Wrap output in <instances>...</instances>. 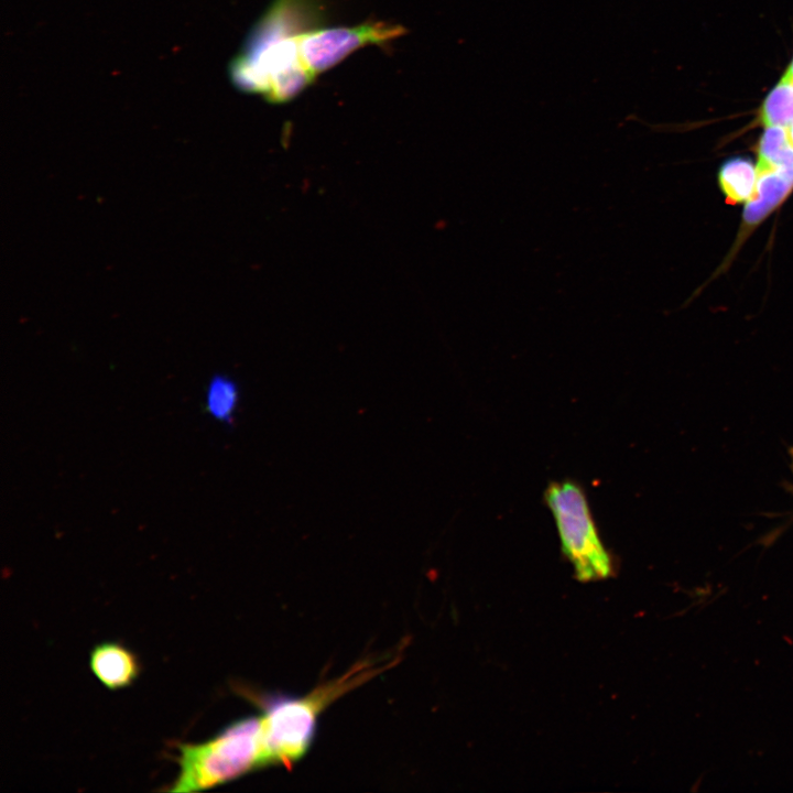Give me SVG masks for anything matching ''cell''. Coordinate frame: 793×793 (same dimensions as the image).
<instances>
[{"label": "cell", "mask_w": 793, "mask_h": 793, "mask_svg": "<svg viewBox=\"0 0 793 793\" xmlns=\"http://www.w3.org/2000/svg\"><path fill=\"white\" fill-rule=\"evenodd\" d=\"M395 661L379 665L365 660L344 675L318 685L300 697H268L242 693L261 708V743L267 767H292L308 751L321 714L337 698L362 685Z\"/></svg>", "instance_id": "6da1fadb"}, {"label": "cell", "mask_w": 793, "mask_h": 793, "mask_svg": "<svg viewBox=\"0 0 793 793\" xmlns=\"http://www.w3.org/2000/svg\"><path fill=\"white\" fill-rule=\"evenodd\" d=\"M178 752L170 792L203 791L267 768L260 716L238 719L206 741L181 743Z\"/></svg>", "instance_id": "7a4b0ae2"}, {"label": "cell", "mask_w": 793, "mask_h": 793, "mask_svg": "<svg viewBox=\"0 0 793 793\" xmlns=\"http://www.w3.org/2000/svg\"><path fill=\"white\" fill-rule=\"evenodd\" d=\"M545 502L554 517L561 547L583 583L605 579L612 574L606 550L584 490L574 481H556L545 491Z\"/></svg>", "instance_id": "3957f363"}, {"label": "cell", "mask_w": 793, "mask_h": 793, "mask_svg": "<svg viewBox=\"0 0 793 793\" xmlns=\"http://www.w3.org/2000/svg\"><path fill=\"white\" fill-rule=\"evenodd\" d=\"M404 32L400 25L378 21L356 26L316 28L298 35V46L303 62L316 76L356 50L369 44H385Z\"/></svg>", "instance_id": "277c9868"}, {"label": "cell", "mask_w": 793, "mask_h": 793, "mask_svg": "<svg viewBox=\"0 0 793 793\" xmlns=\"http://www.w3.org/2000/svg\"><path fill=\"white\" fill-rule=\"evenodd\" d=\"M89 665L102 685L112 691L131 686L141 670L137 655L123 644L113 641L95 645L90 652Z\"/></svg>", "instance_id": "5b68a950"}, {"label": "cell", "mask_w": 793, "mask_h": 793, "mask_svg": "<svg viewBox=\"0 0 793 793\" xmlns=\"http://www.w3.org/2000/svg\"><path fill=\"white\" fill-rule=\"evenodd\" d=\"M793 192V181L773 170H759L753 197L745 204L743 226L753 228L778 208Z\"/></svg>", "instance_id": "8992f818"}, {"label": "cell", "mask_w": 793, "mask_h": 793, "mask_svg": "<svg viewBox=\"0 0 793 793\" xmlns=\"http://www.w3.org/2000/svg\"><path fill=\"white\" fill-rule=\"evenodd\" d=\"M759 169L746 157L725 161L718 171V184L731 204H746L754 195Z\"/></svg>", "instance_id": "52a82bcc"}, {"label": "cell", "mask_w": 793, "mask_h": 793, "mask_svg": "<svg viewBox=\"0 0 793 793\" xmlns=\"http://www.w3.org/2000/svg\"><path fill=\"white\" fill-rule=\"evenodd\" d=\"M760 171L773 170L793 181V144L781 127H765L757 145Z\"/></svg>", "instance_id": "ba28073f"}, {"label": "cell", "mask_w": 793, "mask_h": 793, "mask_svg": "<svg viewBox=\"0 0 793 793\" xmlns=\"http://www.w3.org/2000/svg\"><path fill=\"white\" fill-rule=\"evenodd\" d=\"M240 390L237 381L224 373L214 374L205 391V410L215 420L230 425L237 412Z\"/></svg>", "instance_id": "9c48e42d"}, {"label": "cell", "mask_w": 793, "mask_h": 793, "mask_svg": "<svg viewBox=\"0 0 793 793\" xmlns=\"http://www.w3.org/2000/svg\"><path fill=\"white\" fill-rule=\"evenodd\" d=\"M758 122L765 127L787 128L793 123V80L782 75L769 90L758 110Z\"/></svg>", "instance_id": "30bf717a"}, {"label": "cell", "mask_w": 793, "mask_h": 793, "mask_svg": "<svg viewBox=\"0 0 793 793\" xmlns=\"http://www.w3.org/2000/svg\"><path fill=\"white\" fill-rule=\"evenodd\" d=\"M783 75L793 80V55L784 70Z\"/></svg>", "instance_id": "8fae6325"}, {"label": "cell", "mask_w": 793, "mask_h": 793, "mask_svg": "<svg viewBox=\"0 0 793 793\" xmlns=\"http://www.w3.org/2000/svg\"><path fill=\"white\" fill-rule=\"evenodd\" d=\"M786 131H787L789 139L793 144V123L786 128Z\"/></svg>", "instance_id": "7c38bea8"}]
</instances>
